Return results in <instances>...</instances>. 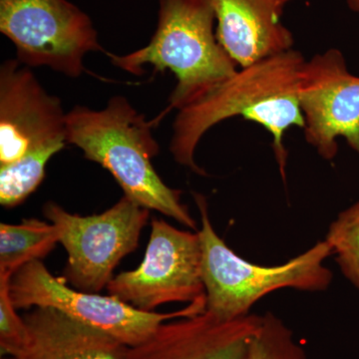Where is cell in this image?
Listing matches in <instances>:
<instances>
[{
  "instance_id": "16",
  "label": "cell",
  "mask_w": 359,
  "mask_h": 359,
  "mask_svg": "<svg viewBox=\"0 0 359 359\" xmlns=\"http://www.w3.org/2000/svg\"><path fill=\"white\" fill-rule=\"evenodd\" d=\"M245 359H309L292 330L271 313L262 323L250 342Z\"/></svg>"
},
{
  "instance_id": "1",
  "label": "cell",
  "mask_w": 359,
  "mask_h": 359,
  "mask_svg": "<svg viewBox=\"0 0 359 359\" xmlns=\"http://www.w3.org/2000/svg\"><path fill=\"white\" fill-rule=\"evenodd\" d=\"M306 59L301 52L276 54L238 69L197 102L178 111L173 123L170 152L182 166L207 176L196 163L201 139L215 125L242 116L261 125L273 136V148L283 181L287 179L285 132L304 128L299 86Z\"/></svg>"
},
{
  "instance_id": "18",
  "label": "cell",
  "mask_w": 359,
  "mask_h": 359,
  "mask_svg": "<svg viewBox=\"0 0 359 359\" xmlns=\"http://www.w3.org/2000/svg\"><path fill=\"white\" fill-rule=\"evenodd\" d=\"M347 7L353 13L359 14V0H346Z\"/></svg>"
},
{
  "instance_id": "5",
  "label": "cell",
  "mask_w": 359,
  "mask_h": 359,
  "mask_svg": "<svg viewBox=\"0 0 359 359\" xmlns=\"http://www.w3.org/2000/svg\"><path fill=\"white\" fill-rule=\"evenodd\" d=\"M9 292L18 309L50 308L107 334L124 346L141 344L166 321L204 313L207 302H196L173 313H148L113 295L81 292L56 278L41 261L26 264L11 278Z\"/></svg>"
},
{
  "instance_id": "13",
  "label": "cell",
  "mask_w": 359,
  "mask_h": 359,
  "mask_svg": "<svg viewBox=\"0 0 359 359\" xmlns=\"http://www.w3.org/2000/svg\"><path fill=\"white\" fill-rule=\"evenodd\" d=\"M23 318L25 346L1 359H124L128 347L54 309L33 308Z\"/></svg>"
},
{
  "instance_id": "2",
  "label": "cell",
  "mask_w": 359,
  "mask_h": 359,
  "mask_svg": "<svg viewBox=\"0 0 359 359\" xmlns=\"http://www.w3.org/2000/svg\"><path fill=\"white\" fill-rule=\"evenodd\" d=\"M154 125L128 99L116 95L101 110L73 107L66 114V141L79 148L85 159L107 170L129 199L197 231L182 203V191L167 186L153 166L160 152Z\"/></svg>"
},
{
  "instance_id": "12",
  "label": "cell",
  "mask_w": 359,
  "mask_h": 359,
  "mask_svg": "<svg viewBox=\"0 0 359 359\" xmlns=\"http://www.w3.org/2000/svg\"><path fill=\"white\" fill-rule=\"evenodd\" d=\"M216 35L238 67L294 49V34L282 21L290 0H208Z\"/></svg>"
},
{
  "instance_id": "4",
  "label": "cell",
  "mask_w": 359,
  "mask_h": 359,
  "mask_svg": "<svg viewBox=\"0 0 359 359\" xmlns=\"http://www.w3.org/2000/svg\"><path fill=\"white\" fill-rule=\"evenodd\" d=\"M201 216L202 273L207 309L221 320H233L250 314V309L264 297L282 289L323 292L334 275L325 266L332 256L327 240L280 266H264L245 261L219 237L208 212L207 201L194 193Z\"/></svg>"
},
{
  "instance_id": "11",
  "label": "cell",
  "mask_w": 359,
  "mask_h": 359,
  "mask_svg": "<svg viewBox=\"0 0 359 359\" xmlns=\"http://www.w3.org/2000/svg\"><path fill=\"white\" fill-rule=\"evenodd\" d=\"M262 316L221 320L209 311L162 323L147 339L127 347L124 359H245Z\"/></svg>"
},
{
  "instance_id": "17",
  "label": "cell",
  "mask_w": 359,
  "mask_h": 359,
  "mask_svg": "<svg viewBox=\"0 0 359 359\" xmlns=\"http://www.w3.org/2000/svg\"><path fill=\"white\" fill-rule=\"evenodd\" d=\"M11 276L0 275V351L2 356L20 353L28 339L25 318L18 313L9 292Z\"/></svg>"
},
{
  "instance_id": "10",
  "label": "cell",
  "mask_w": 359,
  "mask_h": 359,
  "mask_svg": "<svg viewBox=\"0 0 359 359\" xmlns=\"http://www.w3.org/2000/svg\"><path fill=\"white\" fill-rule=\"evenodd\" d=\"M299 102L306 140L323 159H334L339 137L359 155V77L347 69L341 51L330 48L306 61Z\"/></svg>"
},
{
  "instance_id": "7",
  "label": "cell",
  "mask_w": 359,
  "mask_h": 359,
  "mask_svg": "<svg viewBox=\"0 0 359 359\" xmlns=\"http://www.w3.org/2000/svg\"><path fill=\"white\" fill-rule=\"evenodd\" d=\"M0 32L27 67H48L65 76L85 72L90 52L107 53L93 21L68 0H0Z\"/></svg>"
},
{
  "instance_id": "9",
  "label": "cell",
  "mask_w": 359,
  "mask_h": 359,
  "mask_svg": "<svg viewBox=\"0 0 359 359\" xmlns=\"http://www.w3.org/2000/svg\"><path fill=\"white\" fill-rule=\"evenodd\" d=\"M66 114L57 96L48 93L30 67L18 59L0 66V167L32 153L65 149Z\"/></svg>"
},
{
  "instance_id": "3",
  "label": "cell",
  "mask_w": 359,
  "mask_h": 359,
  "mask_svg": "<svg viewBox=\"0 0 359 359\" xmlns=\"http://www.w3.org/2000/svg\"><path fill=\"white\" fill-rule=\"evenodd\" d=\"M158 2L157 27L150 42L125 55H106L116 67L137 76L145 73V65L155 73L171 71L177 84L166 111H179L233 76L238 66L217 39L216 18L208 0Z\"/></svg>"
},
{
  "instance_id": "6",
  "label": "cell",
  "mask_w": 359,
  "mask_h": 359,
  "mask_svg": "<svg viewBox=\"0 0 359 359\" xmlns=\"http://www.w3.org/2000/svg\"><path fill=\"white\" fill-rule=\"evenodd\" d=\"M45 218L55 224L67 252L62 278L81 292L99 294L113 280V271L138 248L150 210L123 196L101 214L80 216L54 202L43 205Z\"/></svg>"
},
{
  "instance_id": "14",
  "label": "cell",
  "mask_w": 359,
  "mask_h": 359,
  "mask_svg": "<svg viewBox=\"0 0 359 359\" xmlns=\"http://www.w3.org/2000/svg\"><path fill=\"white\" fill-rule=\"evenodd\" d=\"M60 240L55 224L39 219L0 224V275L13 276L33 261H41Z\"/></svg>"
},
{
  "instance_id": "15",
  "label": "cell",
  "mask_w": 359,
  "mask_h": 359,
  "mask_svg": "<svg viewBox=\"0 0 359 359\" xmlns=\"http://www.w3.org/2000/svg\"><path fill=\"white\" fill-rule=\"evenodd\" d=\"M325 240L340 271L359 290V201L330 224Z\"/></svg>"
},
{
  "instance_id": "8",
  "label": "cell",
  "mask_w": 359,
  "mask_h": 359,
  "mask_svg": "<svg viewBox=\"0 0 359 359\" xmlns=\"http://www.w3.org/2000/svg\"><path fill=\"white\" fill-rule=\"evenodd\" d=\"M199 231H182L153 219L143 261L138 268L114 276L108 294L140 311L171 302L207 301L202 273Z\"/></svg>"
}]
</instances>
